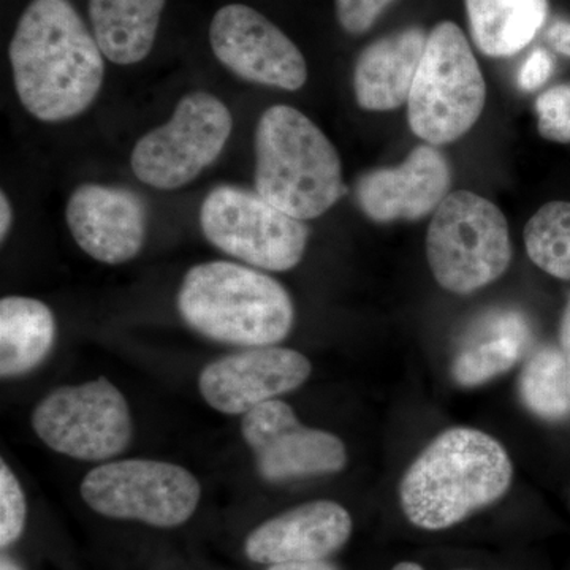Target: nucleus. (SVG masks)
Listing matches in <instances>:
<instances>
[{"label":"nucleus","mask_w":570,"mask_h":570,"mask_svg":"<svg viewBox=\"0 0 570 570\" xmlns=\"http://www.w3.org/2000/svg\"><path fill=\"white\" fill-rule=\"evenodd\" d=\"M9 58L18 99L40 121L77 118L102 89L104 52L70 0H31Z\"/></svg>","instance_id":"obj_1"},{"label":"nucleus","mask_w":570,"mask_h":570,"mask_svg":"<svg viewBox=\"0 0 570 570\" xmlns=\"http://www.w3.org/2000/svg\"><path fill=\"white\" fill-rule=\"evenodd\" d=\"M512 479L501 442L475 428H449L404 472L400 504L419 530L444 531L499 501Z\"/></svg>","instance_id":"obj_2"},{"label":"nucleus","mask_w":570,"mask_h":570,"mask_svg":"<svg viewBox=\"0 0 570 570\" xmlns=\"http://www.w3.org/2000/svg\"><path fill=\"white\" fill-rule=\"evenodd\" d=\"M255 189L295 219H317L347 193L335 145L288 105L262 115L255 130Z\"/></svg>","instance_id":"obj_3"},{"label":"nucleus","mask_w":570,"mask_h":570,"mask_svg":"<svg viewBox=\"0 0 570 570\" xmlns=\"http://www.w3.org/2000/svg\"><path fill=\"white\" fill-rule=\"evenodd\" d=\"M178 307L195 332L242 347L275 346L295 321L294 303L283 284L232 262L190 268L179 288Z\"/></svg>","instance_id":"obj_4"},{"label":"nucleus","mask_w":570,"mask_h":570,"mask_svg":"<svg viewBox=\"0 0 570 570\" xmlns=\"http://www.w3.org/2000/svg\"><path fill=\"white\" fill-rule=\"evenodd\" d=\"M485 104V78L463 29L438 22L409 96V127L428 145H449L478 124Z\"/></svg>","instance_id":"obj_5"},{"label":"nucleus","mask_w":570,"mask_h":570,"mask_svg":"<svg viewBox=\"0 0 570 570\" xmlns=\"http://www.w3.org/2000/svg\"><path fill=\"white\" fill-rule=\"evenodd\" d=\"M426 258L442 288L456 295L474 294L509 269L512 242L508 219L482 195L450 193L431 217Z\"/></svg>","instance_id":"obj_6"},{"label":"nucleus","mask_w":570,"mask_h":570,"mask_svg":"<svg viewBox=\"0 0 570 570\" xmlns=\"http://www.w3.org/2000/svg\"><path fill=\"white\" fill-rule=\"evenodd\" d=\"M234 130V116L213 94H187L164 126L135 145V176L154 189L175 190L194 181L223 154Z\"/></svg>","instance_id":"obj_7"},{"label":"nucleus","mask_w":570,"mask_h":570,"mask_svg":"<svg viewBox=\"0 0 570 570\" xmlns=\"http://www.w3.org/2000/svg\"><path fill=\"white\" fill-rule=\"evenodd\" d=\"M202 230L217 249L268 272H288L305 255L309 228L258 193L219 186L200 209Z\"/></svg>","instance_id":"obj_8"},{"label":"nucleus","mask_w":570,"mask_h":570,"mask_svg":"<svg viewBox=\"0 0 570 570\" xmlns=\"http://www.w3.org/2000/svg\"><path fill=\"white\" fill-rule=\"evenodd\" d=\"M86 504L108 519L176 528L200 502L198 480L187 469L154 460H121L92 469L81 482Z\"/></svg>","instance_id":"obj_9"},{"label":"nucleus","mask_w":570,"mask_h":570,"mask_svg":"<svg viewBox=\"0 0 570 570\" xmlns=\"http://www.w3.org/2000/svg\"><path fill=\"white\" fill-rule=\"evenodd\" d=\"M32 426L48 448L82 461L119 455L134 433L126 397L104 377L45 396L33 411Z\"/></svg>","instance_id":"obj_10"},{"label":"nucleus","mask_w":570,"mask_h":570,"mask_svg":"<svg viewBox=\"0 0 570 570\" xmlns=\"http://www.w3.org/2000/svg\"><path fill=\"white\" fill-rule=\"evenodd\" d=\"M209 43L217 61L243 80L284 91H298L306 85L303 52L253 7L230 3L217 10L209 26Z\"/></svg>","instance_id":"obj_11"},{"label":"nucleus","mask_w":570,"mask_h":570,"mask_svg":"<svg viewBox=\"0 0 570 570\" xmlns=\"http://www.w3.org/2000/svg\"><path fill=\"white\" fill-rule=\"evenodd\" d=\"M243 438L268 482L336 474L347 464L344 442L328 431L307 428L281 400L266 401L245 414Z\"/></svg>","instance_id":"obj_12"},{"label":"nucleus","mask_w":570,"mask_h":570,"mask_svg":"<svg viewBox=\"0 0 570 570\" xmlns=\"http://www.w3.org/2000/svg\"><path fill=\"white\" fill-rule=\"evenodd\" d=\"M311 373L309 360L292 348L249 347L209 363L198 377V389L216 411L247 414L266 401L302 387Z\"/></svg>","instance_id":"obj_13"},{"label":"nucleus","mask_w":570,"mask_h":570,"mask_svg":"<svg viewBox=\"0 0 570 570\" xmlns=\"http://www.w3.org/2000/svg\"><path fill=\"white\" fill-rule=\"evenodd\" d=\"M66 219L77 245L108 265L137 257L148 234V206L127 187L82 184L67 202Z\"/></svg>","instance_id":"obj_14"},{"label":"nucleus","mask_w":570,"mask_h":570,"mask_svg":"<svg viewBox=\"0 0 570 570\" xmlns=\"http://www.w3.org/2000/svg\"><path fill=\"white\" fill-rule=\"evenodd\" d=\"M452 186V170L436 146L420 145L396 167L360 176L356 204L374 223L420 220L434 214Z\"/></svg>","instance_id":"obj_15"},{"label":"nucleus","mask_w":570,"mask_h":570,"mask_svg":"<svg viewBox=\"0 0 570 570\" xmlns=\"http://www.w3.org/2000/svg\"><path fill=\"white\" fill-rule=\"evenodd\" d=\"M354 523L351 513L333 501H313L285 510L255 528L245 553L257 564L325 560L346 546Z\"/></svg>","instance_id":"obj_16"},{"label":"nucleus","mask_w":570,"mask_h":570,"mask_svg":"<svg viewBox=\"0 0 570 570\" xmlns=\"http://www.w3.org/2000/svg\"><path fill=\"white\" fill-rule=\"evenodd\" d=\"M426 40L425 29L409 26L367 45L355 62L356 104L366 111H392L407 104Z\"/></svg>","instance_id":"obj_17"},{"label":"nucleus","mask_w":570,"mask_h":570,"mask_svg":"<svg viewBox=\"0 0 570 570\" xmlns=\"http://www.w3.org/2000/svg\"><path fill=\"white\" fill-rule=\"evenodd\" d=\"M527 318L515 311H498L475 324L452 362V377L461 387L474 389L502 376L531 346Z\"/></svg>","instance_id":"obj_18"},{"label":"nucleus","mask_w":570,"mask_h":570,"mask_svg":"<svg viewBox=\"0 0 570 570\" xmlns=\"http://www.w3.org/2000/svg\"><path fill=\"white\" fill-rule=\"evenodd\" d=\"M167 0H89L94 37L105 58L132 66L148 58Z\"/></svg>","instance_id":"obj_19"},{"label":"nucleus","mask_w":570,"mask_h":570,"mask_svg":"<svg viewBox=\"0 0 570 570\" xmlns=\"http://www.w3.org/2000/svg\"><path fill=\"white\" fill-rule=\"evenodd\" d=\"M469 32L489 58H510L538 37L550 13L549 0H464Z\"/></svg>","instance_id":"obj_20"},{"label":"nucleus","mask_w":570,"mask_h":570,"mask_svg":"<svg viewBox=\"0 0 570 570\" xmlns=\"http://www.w3.org/2000/svg\"><path fill=\"white\" fill-rule=\"evenodd\" d=\"M56 343V321L50 307L26 296L0 302V376L31 373L50 355Z\"/></svg>","instance_id":"obj_21"},{"label":"nucleus","mask_w":570,"mask_h":570,"mask_svg":"<svg viewBox=\"0 0 570 570\" xmlns=\"http://www.w3.org/2000/svg\"><path fill=\"white\" fill-rule=\"evenodd\" d=\"M521 403L546 422L570 417V362L561 347L546 346L534 352L520 374Z\"/></svg>","instance_id":"obj_22"},{"label":"nucleus","mask_w":570,"mask_h":570,"mask_svg":"<svg viewBox=\"0 0 570 570\" xmlns=\"http://www.w3.org/2000/svg\"><path fill=\"white\" fill-rule=\"evenodd\" d=\"M532 264L557 279L570 281V202L543 205L524 227Z\"/></svg>","instance_id":"obj_23"},{"label":"nucleus","mask_w":570,"mask_h":570,"mask_svg":"<svg viewBox=\"0 0 570 570\" xmlns=\"http://www.w3.org/2000/svg\"><path fill=\"white\" fill-rule=\"evenodd\" d=\"M28 504L20 482L6 461L0 463V547L7 549L24 531Z\"/></svg>","instance_id":"obj_24"},{"label":"nucleus","mask_w":570,"mask_h":570,"mask_svg":"<svg viewBox=\"0 0 570 570\" xmlns=\"http://www.w3.org/2000/svg\"><path fill=\"white\" fill-rule=\"evenodd\" d=\"M538 129L546 140L570 142V82L540 94L535 100Z\"/></svg>","instance_id":"obj_25"},{"label":"nucleus","mask_w":570,"mask_h":570,"mask_svg":"<svg viewBox=\"0 0 570 570\" xmlns=\"http://www.w3.org/2000/svg\"><path fill=\"white\" fill-rule=\"evenodd\" d=\"M395 0H335L337 22L351 36L370 31Z\"/></svg>","instance_id":"obj_26"},{"label":"nucleus","mask_w":570,"mask_h":570,"mask_svg":"<svg viewBox=\"0 0 570 570\" xmlns=\"http://www.w3.org/2000/svg\"><path fill=\"white\" fill-rule=\"evenodd\" d=\"M554 70V61L549 51L535 48L520 67L517 85L521 91L534 92L550 80Z\"/></svg>","instance_id":"obj_27"},{"label":"nucleus","mask_w":570,"mask_h":570,"mask_svg":"<svg viewBox=\"0 0 570 570\" xmlns=\"http://www.w3.org/2000/svg\"><path fill=\"white\" fill-rule=\"evenodd\" d=\"M547 41L554 51L570 58V20H557L547 29Z\"/></svg>","instance_id":"obj_28"},{"label":"nucleus","mask_w":570,"mask_h":570,"mask_svg":"<svg viewBox=\"0 0 570 570\" xmlns=\"http://www.w3.org/2000/svg\"><path fill=\"white\" fill-rule=\"evenodd\" d=\"M268 570H340L325 560L284 562V564L269 566Z\"/></svg>","instance_id":"obj_29"},{"label":"nucleus","mask_w":570,"mask_h":570,"mask_svg":"<svg viewBox=\"0 0 570 570\" xmlns=\"http://www.w3.org/2000/svg\"><path fill=\"white\" fill-rule=\"evenodd\" d=\"M11 220H13V212H11L10 200L7 194L2 193L0 194V239L2 243L9 236Z\"/></svg>","instance_id":"obj_30"},{"label":"nucleus","mask_w":570,"mask_h":570,"mask_svg":"<svg viewBox=\"0 0 570 570\" xmlns=\"http://www.w3.org/2000/svg\"><path fill=\"white\" fill-rule=\"evenodd\" d=\"M560 343L561 351L564 352V355L568 356L570 362V298L561 317Z\"/></svg>","instance_id":"obj_31"},{"label":"nucleus","mask_w":570,"mask_h":570,"mask_svg":"<svg viewBox=\"0 0 570 570\" xmlns=\"http://www.w3.org/2000/svg\"><path fill=\"white\" fill-rule=\"evenodd\" d=\"M392 570H425V569H423L422 566L417 564V562L403 561V562H397L395 568H393Z\"/></svg>","instance_id":"obj_32"},{"label":"nucleus","mask_w":570,"mask_h":570,"mask_svg":"<svg viewBox=\"0 0 570 570\" xmlns=\"http://www.w3.org/2000/svg\"><path fill=\"white\" fill-rule=\"evenodd\" d=\"M0 570H21V568L10 558L3 557L2 562H0Z\"/></svg>","instance_id":"obj_33"}]
</instances>
